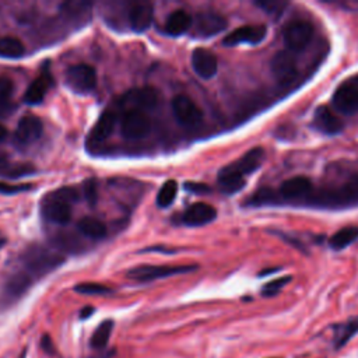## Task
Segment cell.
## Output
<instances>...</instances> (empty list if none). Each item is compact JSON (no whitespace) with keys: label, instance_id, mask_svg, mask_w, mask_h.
Listing matches in <instances>:
<instances>
[{"label":"cell","instance_id":"1","mask_svg":"<svg viewBox=\"0 0 358 358\" xmlns=\"http://www.w3.org/2000/svg\"><path fill=\"white\" fill-rule=\"evenodd\" d=\"M21 262L24 266L22 270L35 281L59 267L64 262V257L49 248L31 246L22 253Z\"/></svg>","mask_w":358,"mask_h":358},{"label":"cell","instance_id":"2","mask_svg":"<svg viewBox=\"0 0 358 358\" xmlns=\"http://www.w3.org/2000/svg\"><path fill=\"white\" fill-rule=\"evenodd\" d=\"M312 203L323 207H345L358 203V178L343 183L331 190L320 192L316 196H310Z\"/></svg>","mask_w":358,"mask_h":358},{"label":"cell","instance_id":"3","mask_svg":"<svg viewBox=\"0 0 358 358\" xmlns=\"http://www.w3.org/2000/svg\"><path fill=\"white\" fill-rule=\"evenodd\" d=\"M34 280L24 270L14 271L0 285V310H6L17 303L31 288Z\"/></svg>","mask_w":358,"mask_h":358},{"label":"cell","instance_id":"4","mask_svg":"<svg viewBox=\"0 0 358 358\" xmlns=\"http://www.w3.org/2000/svg\"><path fill=\"white\" fill-rule=\"evenodd\" d=\"M197 270V266L194 264H180V266H168V264H162V266H154V264H143V266H137L134 268H131L127 273V277L134 280V281H140V282H147V281H154L158 278H166L171 275H178V274H186L190 271Z\"/></svg>","mask_w":358,"mask_h":358},{"label":"cell","instance_id":"5","mask_svg":"<svg viewBox=\"0 0 358 358\" xmlns=\"http://www.w3.org/2000/svg\"><path fill=\"white\" fill-rule=\"evenodd\" d=\"M313 36V27L310 22L303 20H294L282 28V39L288 50L301 52L303 50Z\"/></svg>","mask_w":358,"mask_h":358},{"label":"cell","instance_id":"6","mask_svg":"<svg viewBox=\"0 0 358 358\" xmlns=\"http://www.w3.org/2000/svg\"><path fill=\"white\" fill-rule=\"evenodd\" d=\"M66 83L77 94H90L96 85V73L90 64L78 63L67 69Z\"/></svg>","mask_w":358,"mask_h":358},{"label":"cell","instance_id":"7","mask_svg":"<svg viewBox=\"0 0 358 358\" xmlns=\"http://www.w3.org/2000/svg\"><path fill=\"white\" fill-rule=\"evenodd\" d=\"M151 129V120L140 109H129L120 119V133L124 138L138 140L148 134Z\"/></svg>","mask_w":358,"mask_h":358},{"label":"cell","instance_id":"8","mask_svg":"<svg viewBox=\"0 0 358 358\" xmlns=\"http://www.w3.org/2000/svg\"><path fill=\"white\" fill-rule=\"evenodd\" d=\"M270 70L274 76V78L281 84V85H288L291 84L296 74V57L291 50H280L277 52L270 62Z\"/></svg>","mask_w":358,"mask_h":358},{"label":"cell","instance_id":"9","mask_svg":"<svg viewBox=\"0 0 358 358\" xmlns=\"http://www.w3.org/2000/svg\"><path fill=\"white\" fill-rule=\"evenodd\" d=\"M171 108L175 119L183 126H196L203 119L201 109L187 95H175L171 101Z\"/></svg>","mask_w":358,"mask_h":358},{"label":"cell","instance_id":"10","mask_svg":"<svg viewBox=\"0 0 358 358\" xmlns=\"http://www.w3.org/2000/svg\"><path fill=\"white\" fill-rule=\"evenodd\" d=\"M227 25L228 22L221 14L214 11H203L196 15L192 29L196 38H210L222 32Z\"/></svg>","mask_w":358,"mask_h":358},{"label":"cell","instance_id":"11","mask_svg":"<svg viewBox=\"0 0 358 358\" xmlns=\"http://www.w3.org/2000/svg\"><path fill=\"white\" fill-rule=\"evenodd\" d=\"M334 108L344 115L358 113V85L354 81H345L337 87L331 96Z\"/></svg>","mask_w":358,"mask_h":358},{"label":"cell","instance_id":"12","mask_svg":"<svg viewBox=\"0 0 358 358\" xmlns=\"http://www.w3.org/2000/svg\"><path fill=\"white\" fill-rule=\"evenodd\" d=\"M266 35H267L266 25H243L229 32L222 39V43L225 46H235L239 43L257 45L266 38Z\"/></svg>","mask_w":358,"mask_h":358},{"label":"cell","instance_id":"13","mask_svg":"<svg viewBox=\"0 0 358 358\" xmlns=\"http://www.w3.org/2000/svg\"><path fill=\"white\" fill-rule=\"evenodd\" d=\"M41 211L48 221L56 224H67L71 218V206L53 193L48 194L42 200Z\"/></svg>","mask_w":358,"mask_h":358},{"label":"cell","instance_id":"14","mask_svg":"<svg viewBox=\"0 0 358 358\" xmlns=\"http://www.w3.org/2000/svg\"><path fill=\"white\" fill-rule=\"evenodd\" d=\"M278 193L284 200H309L313 193V185L305 176H294L281 183Z\"/></svg>","mask_w":358,"mask_h":358},{"label":"cell","instance_id":"15","mask_svg":"<svg viewBox=\"0 0 358 358\" xmlns=\"http://www.w3.org/2000/svg\"><path fill=\"white\" fill-rule=\"evenodd\" d=\"M157 102H158V92L151 87L133 88L127 91L120 99L122 105L130 106V109H140V110L154 108Z\"/></svg>","mask_w":358,"mask_h":358},{"label":"cell","instance_id":"16","mask_svg":"<svg viewBox=\"0 0 358 358\" xmlns=\"http://www.w3.org/2000/svg\"><path fill=\"white\" fill-rule=\"evenodd\" d=\"M192 67L199 77L208 80L217 74L218 62L215 55L208 49L196 48L192 52Z\"/></svg>","mask_w":358,"mask_h":358},{"label":"cell","instance_id":"17","mask_svg":"<svg viewBox=\"0 0 358 358\" xmlns=\"http://www.w3.org/2000/svg\"><path fill=\"white\" fill-rule=\"evenodd\" d=\"M43 133V123L35 115H24L17 124L14 137L21 144H31L36 141Z\"/></svg>","mask_w":358,"mask_h":358},{"label":"cell","instance_id":"18","mask_svg":"<svg viewBox=\"0 0 358 358\" xmlns=\"http://www.w3.org/2000/svg\"><path fill=\"white\" fill-rule=\"evenodd\" d=\"M264 158H266V151L262 147H253L248 152H245L239 159L231 162L227 166L234 172L245 176L257 171L264 162Z\"/></svg>","mask_w":358,"mask_h":358},{"label":"cell","instance_id":"19","mask_svg":"<svg viewBox=\"0 0 358 358\" xmlns=\"http://www.w3.org/2000/svg\"><path fill=\"white\" fill-rule=\"evenodd\" d=\"M312 124L317 131L327 134V136L338 134L344 127L343 122L326 105L316 108Z\"/></svg>","mask_w":358,"mask_h":358},{"label":"cell","instance_id":"20","mask_svg":"<svg viewBox=\"0 0 358 358\" xmlns=\"http://www.w3.org/2000/svg\"><path fill=\"white\" fill-rule=\"evenodd\" d=\"M217 218V210L207 203H194L183 214V222L190 227L206 225Z\"/></svg>","mask_w":358,"mask_h":358},{"label":"cell","instance_id":"21","mask_svg":"<svg viewBox=\"0 0 358 358\" xmlns=\"http://www.w3.org/2000/svg\"><path fill=\"white\" fill-rule=\"evenodd\" d=\"M152 6L148 3H136L129 10V24L134 32H143L152 22Z\"/></svg>","mask_w":358,"mask_h":358},{"label":"cell","instance_id":"22","mask_svg":"<svg viewBox=\"0 0 358 358\" xmlns=\"http://www.w3.org/2000/svg\"><path fill=\"white\" fill-rule=\"evenodd\" d=\"M117 123V116L112 110H105L94 124L90 131V140L92 143H102L105 141L115 130Z\"/></svg>","mask_w":358,"mask_h":358},{"label":"cell","instance_id":"23","mask_svg":"<svg viewBox=\"0 0 358 358\" xmlns=\"http://www.w3.org/2000/svg\"><path fill=\"white\" fill-rule=\"evenodd\" d=\"M192 24H193V18L187 11L175 10L166 18L165 25H164V31L168 35L178 36V35H182V34L187 32L192 28Z\"/></svg>","mask_w":358,"mask_h":358},{"label":"cell","instance_id":"24","mask_svg":"<svg viewBox=\"0 0 358 358\" xmlns=\"http://www.w3.org/2000/svg\"><path fill=\"white\" fill-rule=\"evenodd\" d=\"M217 183H218V189L221 193L224 194H235L238 193L243 186H245V179L242 175L234 172L232 169H229L227 165L218 172L217 176Z\"/></svg>","mask_w":358,"mask_h":358},{"label":"cell","instance_id":"25","mask_svg":"<svg viewBox=\"0 0 358 358\" xmlns=\"http://www.w3.org/2000/svg\"><path fill=\"white\" fill-rule=\"evenodd\" d=\"M50 76L48 73H42L38 76L27 88L24 94V102L28 105H38L43 101L49 85H50Z\"/></svg>","mask_w":358,"mask_h":358},{"label":"cell","instance_id":"26","mask_svg":"<svg viewBox=\"0 0 358 358\" xmlns=\"http://www.w3.org/2000/svg\"><path fill=\"white\" fill-rule=\"evenodd\" d=\"M358 333V316L337 323L333 330V345L336 350L345 345Z\"/></svg>","mask_w":358,"mask_h":358},{"label":"cell","instance_id":"27","mask_svg":"<svg viewBox=\"0 0 358 358\" xmlns=\"http://www.w3.org/2000/svg\"><path fill=\"white\" fill-rule=\"evenodd\" d=\"M113 320L108 319L103 320L102 323H99V326L95 329V331L92 333L91 338H90V347L94 351L98 352H103L108 348L109 344V338L112 336V330H113Z\"/></svg>","mask_w":358,"mask_h":358},{"label":"cell","instance_id":"28","mask_svg":"<svg viewBox=\"0 0 358 358\" xmlns=\"http://www.w3.org/2000/svg\"><path fill=\"white\" fill-rule=\"evenodd\" d=\"M358 239V227L350 225L338 229L331 238L329 239V245L334 250H341L354 243Z\"/></svg>","mask_w":358,"mask_h":358},{"label":"cell","instance_id":"29","mask_svg":"<svg viewBox=\"0 0 358 358\" xmlns=\"http://www.w3.org/2000/svg\"><path fill=\"white\" fill-rule=\"evenodd\" d=\"M78 231L92 239H102L106 235V227L94 217H84L77 224Z\"/></svg>","mask_w":358,"mask_h":358},{"label":"cell","instance_id":"30","mask_svg":"<svg viewBox=\"0 0 358 358\" xmlns=\"http://www.w3.org/2000/svg\"><path fill=\"white\" fill-rule=\"evenodd\" d=\"M25 48L22 42L14 36H0V57L17 59L24 56Z\"/></svg>","mask_w":358,"mask_h":358},{"label":"cell","instance_id":"31","mask_svg":"<svg viewBox=\"0 0 358 358\" xmlns=\"http://www.w3.org/2000/svg\"><path fill=\"white\" fill-rule=\"evenodd\" d=\"M176 194H178V183H176V180L168 179L161 186V189L158 190V194H157V204H158V207H162V208L169 207L173 203Z\"/></svg>","mask_w":358,"mask_h":358},{"label":"cell","instance_id":"32","mask_svg":"<svg viewBox=\"0 0 358 358\" xmlns=\"http://www.w3.org/2000/svg\"><path fill=\"white\" fill-rule=\"evenodd\" d=\"M257 7H260L266 14L274 17V18H278L285 7L288 6V1H278V0H264V1H256L255 3Z\"/></svg>","mask_w":358,"mask_h":358},{"label":"cell","instance_id":"33","mask_svg":"<svg viewBox=\"0 0 358 358\" xmlns=\"http://www.w3.org/2000/svg\"><path fill=\"white\" fill-rule=\"evenodd\" d=\"M74 291L78 294H85V295H105L110 294L112 289L103 284L99 282H80L74 287Z\"/></svg>","mask_w":358,"mask_h":358},{"label":"cell","instance_id":"34","mask_svg":"<svg viewBox=\"0 0 358 358\" xmlns=\"http://www.w3.org/2000/svg\"><path fill=\"white\" fill-rule=\"evenodd\" d=\"M291 280H292L291 275H284V277H280V278L268 281L267 284L263 285L262 295L263 296H274V295H277Z\"/></svg>","mask_w":358,"mask_h":358},{"label":"cell","instance_id":"35","mask_svg":"<svg viewBox=\"0 0 358 358\" xmlns=\"http://www.w3.org/2000/svg\"><path fill=\"white\" fill-rule=\"evenodd\" d=\"M14 90V84L8 77H0V109L6 108L10 102L11 94Z\"/></svg>","mask_w":358,"mask_h":358},{"label":"cell","instance_id":"36","mask_svg":"<svg viewBox=\"0 0 358 358\" xmlns=\"http://www.w3.org/2000/svg\"><path fill=\"white\" fill-rule=\"evenodd\" d=\"M90 7L88 3H83V1H67V3H63L60 6V10L67 14V15H77V14H83L87 8Z\"/></svg>","mask_w":358,"mask_h":358},{"label":"cell","instance_id":"37","mask_svg":"<svg viewBox=\"0 0 358 358\" xmlns=\"http://www.w3.org/2000/svg\"><path fill=\"white\" fill-rule=\"evenodd\" d=\"M84 197L90 206L96 204L98 190H96V182L94 179H88L84 182Z\"/></svg>","mask_w":358,"mask_h":358},{"label":"cell","instance_id":"38","mask_svg":"<svg viewBox=\"0 0 358 358\" xmlns=\"http://www.w3.org/2000/svg\"><path fill=\"white\" fill-rule=\"evenodd\" d=\"M55 196H57L59 199L64 200L66 203L71 204V203H76L78 200V192L74 189V187H70V186H66V187H60L57 190L53 192Z\"/></svg>","mask_w":358,"mask_h":358},{"label":"cell","instance_id":"39","mask_svg":"<svg viewBox=\"0 0 358 358\" xmlns=\"http://www.w3.org/2000/svg\"><path fill=\"white\" fill-rule=\"evenodd\" d=\"M32 189L31 183H21V185H8L4 182H0V193L3 194H15L21 192H27Z\"/></svg>","mask_w":358,"mask_h":358},{"label":"cell","instance_id":"40","mask_svg":"<svg viewBox=\"0 0 358 358\" xmlns=\"http://www.w3.org/2000/svg\"><path fill=\"white\" fill-rule=\"evenodd\" d=\"M185 189L193 194H207L211 192L210 186H207L204 183H199V182H186Z\"/></svg>","mask_w":358,"mask_h":358},{"label":"cell","instance_id":"41","mask_svg":"<svg viewBox=\"0 0 358 358\" xmlns=\"http://www.w3.org/2000/svg\"><path fill=\"white\" fill-rule=\"evenodd\" d=\"M41 347H42V350H43L45 352H48V354H55V352H56V351H55V347H53V343H52V340H50L49 336H43V337H42V340H41Z\"/></svg>","mask_w":358,"mask_h":358},{"label":"cell","instance_id":"42","mask_svg":"<svg viewBox=\"0 0 358 358\" xmlns=\"http://www.w3.org/2000/svg\"><path fill=\"white\" fill-rule=\"evenodd\" d=\"M10 169V165H8V162H7V159L3 157V155H0V173H4L6 175V172Z\"/></svg>","mask_w":358,"mask_h":358},{"label":"cell","instance_id":"43","mask_svg":"<svg viewBox=\"0 0 358 358\" xmlns=\"http://www.w3.org/2000/svg\"><path fill=\"white\" fill-rule=\"evenodd\" d=\"M92 312H94V309H92L91 306H87V308H84V309L81 310V315H80V316H81V319H83V317H88Z\"/></svg>","mask_w":358,"mask_h":358},{"label":"cell","instance_id":"44","mask_svg":"<svg viewBox=\"0 0 358 358\" xmlns=\"http://www.w3.org/2000/svg\"><path fill=\"white\" fill-rule=\"evenodd\" d=\"M6 136H7V130L3 124H0V141H3L6 138Z\"/></svg>","mask_w":358,"mask_h":358},{"label":"cell","instance_id":"45","mask_svg":"<svg viewBox=\"0 0 358 358\" xmlns=\"http://www.w3.org/2000/svg\"><path fill=\"white\" fill-rule=\"evenodd\" d=\"M6 242H7V239H6V236H3V234L0 232V249L6 245Z\"/></svg>","mask_w":358,"mask_h":358}]
</instances>
